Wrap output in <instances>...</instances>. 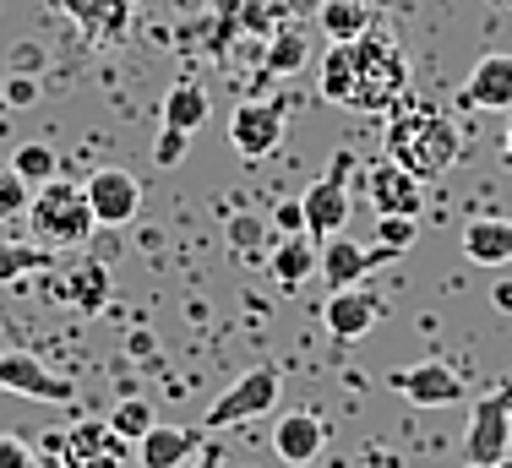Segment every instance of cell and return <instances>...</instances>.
Here are the masks:
<instances>
[{
	"instance_id": "cell-1",
	"label": "cell",
	"mask_w": 512,
	"mask_h": 468,
	"mask_svg": "<svg viewBox=\"0 0 512 468\" xmlns=\"http://www.w3.org/2000/svg\"><path fill=\"white\" fill-rule=\"evenodd\" d=\"M409 88V60L393 33L371 28L355 44H333L322 55V98L355 115H387L404 104Z\"/></svg>"
},
{
	"instance_id": "cell-2",
	"label": "cell",
	"mask_w": 512,
	"mask_h": 468,
	"mask_svg": "<svg viewBox=\"0 0 512 468\" xmlns=\"http://www.w3.org/2000/svg\"><path fill=\"white\" fill-rule=\"evenodd\" d=\"M458 147H463L458 126L431 104L404 109V115H393V126H387V158L404 164L414 180H442L447 169L458 164Z\"/></svg>"
},
{
	"instance_id": "cell-3",
	"label": "cell",
	"mask_w": 512,
	"mask_h": 468,
	"mask_svg": "<svg viewBox=\"0 0 512 468\" xmlns=\"http://www.w3.org/2000/svg\"><path fill=\"white\" fill-rule=\"evenodd\" d=\"M28 224H33V240L50 245V251H77V245L93 240L99 218L88 207V191L71 186V180H50L39 186V196L28 202Z\"/></svg>"
},
{
	"instance_id": "cell-4",
	"label": "cell",
	"mask_w": 512,
	"mask_h": 468,
	"mask_svg": "<svg viewBox=\"0 0 512 468\" xmlns=\"http://www.w3.org/2000/svg\"><path fill=\"white\" fill-rule=\"evenodd\" d=\"M278 398H284V376L278 365H251L240 381H229L213 403H207V430H229V425H246L256 414H273Z\"/></svg>"
},
{
	"instance_id": "cell-5",
	"label": "cell",
	"mask_w": 512,
	"mask_h": 468,
	"mask_svg": "<svg viewBox=\"0 0 512 468\" xmlns=\"http://www.w3.org/2000/svg\"><path fill=\"white\" fill-rule=\"evenodd\" d=\"M507 452H512V387H491L485 398H474L469 441H463V463L502 468Z\"/></svg>"
},
{
	"instance_id": "cell-6",
	"label": "cell",
	"mask_w": 512,
	"mask_h": 468,
	"mask_svg": "<svg viewBox=\"0 0 512 468\" xmlns=\"http://www.w3.org/2000/svg\"><path fill=\"white\" fill-rule=\"evenodd\" d=\"M349 169H355V153H338L333 164H327L322 180H311V191L300 196V213H306V234L316 240H327V234H338L349 224Z\"/></svg>"
},
{
	"instance_id": "cell-7",
	"label": "cell",
	"mask_w": 512,
	"mask_h": 468,
	"mask_svg": "<svg viewBox=\"0 0 512 468\" xmlns=\"http://www.w3.org/2000/svg\"><path fill=\"white\" fill-rule=\"evenodd\" d=\"M284 142V104L278 98H246V104L229 115V147L240 158H267L273 147Z\"/></svg>"
},
{
	"instance_id": "cell-8",
	"label": "cell",
	"mask_w": 512,
	"mask_h": 468,
	"mask_svg": "<svg viewBox=\"0 0 512 468\" xmlns=\"http://www.w3.org/2000/svg\"><path fill=\"white\" fill-rule=\"evenodd\" d=\"M0 392L33 398V403H71V381L55 376L33 349H6L0 354Z\"/></svg>"
},
{
	"instance_id": "cell-9",
	"label": "cell",
	"mask_w": 512,
	"mask_h": 468,
	"mask_svg": "<svg viewBox=\"0 0 512 468\" xmlns=\"http://www.w3.org/2000/svg\"><path fill=\"white\" fill-rule=\"evenodd\" d=\"M365 196H371L376 218H420L425 213V180H414L393 158L365 169Z\"/></svg>"
},
{
	"instance_id": "cell-10",
	"label": "cell",
	"mask_w": 512,
	"mask_h": 468,
	"mask_svg": "<svg viewBox=\"0 0 512 468\" xmlns=\"http://www.w3.org/2000/svg\"><path fill=\"white\" fill-rule=\"evenodd\" d=\"M387 387L404 392L414 409H453L463 403V376L453 371L447 360H420V365H404V371L387 376Z\"/></svg>"
},
{
	"instance_id": "cell-11",
	"label": "cell",
	"mask_w": 512,
	"mask_h": 468,
	"mask_svg": "<svg viewBox=\"0 0 512 468\" xmlns=\"http://www.w3.org/2000/svg\"><path fill=\"white\" fill-rule=\"evenodd\" d=\"M55 447H60V463H66V468H126V458H131V441L115 436L109 420L104 425L99 420L71 425Z\"/></svg>"
},
{
	"instance_id": "cell-12",
	"label": "cell",
	"mask_w": 512,
	"mask_h": 468,
	"mask_svg": "<svg viewBox=\"0 0 512 468\" xmlns=\"http://www.w3.org/2000/svg\"><path fill=\"white\" fill-rule=\"evenodd\" d=\"M82 191H88V207H93V218H99V229H126L142 207V186L126 169H93Z\"/></svg>"
},
{
	"instance_id": "cell-13",
	"label": "cell",
	"mask_w": 512,
	"mask_h": 468,
	"mask_svg": "<svg viewBox=\"0 0 512 468\" xmlns=\"http://www.w3.org/2000/svg\"><path fill=\"white\" fill-rule=\"evenodd\" d=\"M382 294H371V289H333L327 294V305H322V322H327V332H333L338 343H355V338H365L376 322H382Z\"/></svg>"
},
{
	"instance_id": "cell-14",
	"label": "cell",
	"mask_w": 512,
	"mask_h": 468,
	"mask_svg": "<svg viewBox=\"0 0 512 468\" xmlns=\"http://www.w3.org/2000/svg\"><path fill=\"white\" fill-rule=\"evenodd\" d=\"M393 256L398 251H387V245L365 251L360 240H349V234L338 229V234H327V240H322V278H327V289H355L376 262H393Z\"/></svg>"
},
{
	"instance_id": "cell-15",
	"label": "cell",
	"mask_w": 512,
	"mask_h": 468,
	"mask_svg": "<svg viewBox=\"0 0 512 468\" xmlns=\"http://www.w3.org/2000/svg\"><path fill=\"white\" fill-rule=\"evenodd\" d=\"M322 447H327V425H322V414H311V409H289L284 420L273 425V452H278V463H289V468L316 463Z\"/></svg>"
},
{
	"instance_id": "cell-16",
	"label": "cell",
	"mask_w": 512,
	"mask_h": 468,
	"mask_svg": "<svg viewBox=\"0 0 512 468\" xmlns=\"http://www.w3.org/2000/svg\"><path fill=\"white\" fill-rule=\"evenodd\" d=\"M463 98L474 109H491V115H507L512 109V55H480L463 82Z\"/></svg>"
},
{
	"instance_id": "cell-17",
	"label": "cell",
	"mask_w": 512,
	"mask_h": 468,
	"mask_svg": "<svg viewBox=\"0 0 512 468\" xmlns=\"http://www.w3.org/2000/svg\"><path fill=\"white\" fill-rule=\"evenodd\" d=\"M197 452H202V430H186V425H153L148 436L137 441L142 468H186Z\"/></svg>"
},
{
	"instance_id": "cell-18",
	"label": "cell",
	"mask_w": 512,
	"mask_h": 468,
	"mask_svg": "<svg viewBox=\"0 0 512 468\" xmlns=\"http://www.w3.org/2000/svg\"><path fill=\"white\" fill-rule=\"evenodd\" d=\"M267 273H273L278 289H300L311 273H322V251L311 245V234H284V240L273 245V256H267Z\"/></svg>"
},
{
	"instance_id": "cell-19",
	"label": "cell",
	"mask_w": 512,
	"mask_h": 468,
	"mask_svg": "<svg viewBox=\"0 0 512 468\" xmlns=\"http://www.w3.org/2000/svg\"><path fill=\"white\" fill-rule=\"evenodd\" d=\"M463 256L474 267H507L512 262V218H474V224H463Z\"/></svg>"
},
{
	"instance_id": "cell-20",
	"label": "cell",
	"mask_w": 512,
	"mask_h": 468,
	"mask_svg": "<svg viewBox=\"0 0 512 468\" xmlns=\"http://www.w3.org/2000/svg\"><path fill=\"white\" fill-rule=\"evenodd\" d=\"M207 109H213V104H207V93L197 88V82H175V88L164 93V126L191 137V131L207 126Z\"/></svg>"
},
{
	"instance_id": "cell-21",
	"label": "cell",
	"mask_w": 512,
	"mask_h": 468,
	"mask_svg": "<svg viewBox=\"0 0 512 468\" xmlns=\"http://www.w3.org/2000/svg\"><path fill=\"white\" fill-rule=\"evenodd\" d=\"M371 28H376V22H371V6H365V0H327V6H322V33L333 44H355Z\"/></svg>"
},
{
	"instance_id": "cell-22",
	"label": "cell",
	"mask_w": 512,
	"mask_h": 468,
	"mask_svg": "<svg viewBox=\"0 0 512 468\" xmlns=\"http://www.w3.org/2000/svg\"><path fill=\"white\" fill-rule=\"evenodd\" d=\"M55 267V251L39 240H0V283H17V278H33V273H50Z\"/></svg>"
},
{
	"instance_id": "cell-23",
	"label": "cell",
	"mask_w": 512,
	"mask_h": 468,
	"mask_svg": "<svg viewBox=\"0 0 512 468\" xmlns=\"http://www.w3.org/2000/svg\"><path fill=\"white\" fill-rule=\"evenodd\" d=\"M66 294H71V305H77L82 316H99V311H104V300H109V267H104V262H82V267H71Z\"/></svg>"
},
{
	"instance_id": "cell-24",
	"label": "cell",
	"mask_w": 512,
	"mask_h": 468,
	"mask_svg": "<svg viewBox=\"0 0 512 468\" xmlns=\"http://www.w3.org/2000/svg\"><path fill=\"white\" fill-rule=\"evenodd\" d=\"M11 169H17L28 186H50V180H60V158H55V147H44V142H22L17 153H11Z\"/></svg>"
},
{
	"instance_id": "cell-25",
	"label": "cell",
	"mask_w": 512,
	"mask_h": 468,
	"mask_svg": "<svg viewBox=\"0 0 512 468\" xmlns=\"http://www.w3.org/2000/svg\"><path fill=\"white\" fill-rule=\"evenodd\" d=\"M158 420H153V409L142 398H126V403H115V414H109V430H115V436H126L131 447H137L142 436H148Z\"/></svg>"
},
{
	"instance_id": "cell-26",
	"label": "cell",
	"mask_w": 512,
	"mask_h": 468,
	"mask_svg": "<svg viewBox=\"0 0 512 468\" xmlns=\"http://www.w3.org/2000/svg\"><path fill=\"white\" fill-rule=\"evenodd\" d=\"M28 202H33V186L6 164V158H0V224H6V218H17V213H28Z\"/></svg>"
},
{
	"instance_id": "cell-27",
	"label": "cell",
	"mask_w": 512,
	"mask_h": 468,
	"mask_svg": "<svg viewBox=\"0 0 512 468\" xmlns=\"http://www.w3.org/2000/svg\"><path fill=\"white\" fill-rule=\"evenodd\" d=\"M186 147H191V137H186V131H158V142H153V164L158 169H175L180 164V158H186Z\"/></svg>"
},
{
	"instance_id": "cell-28",
	"label": "cell",
	"mask_w": 512,
	"mask_h": 468,
	"mask_svg": "<svg viewBox=\"0 0 512 468\" xmlns=\"http://www.w3.org/2000/svg\"><path fill=\"white\" fill-rule=\"evenodd\" d=\"M376 234H382V245H387V251H398V256H404L409 245H414V234H420V224H414V218H382V224H376Z\"/></svg>"
},
{
	"instance_id": "cell-29",
	"label": "cell",
	"mask_w": 512,
	"mask_h": 468,
	"mask_svg": "<svg viewBox=\"0 0 512 468\" xmlns=\"http://www.w3.org/2000/svg\"><path fill=\"white\" fill-rule=\"evenodd\" d=\"M229 245H235V251H246V256H256V251H262V224H256L251 213L229 218Z\"/></svg>"
},
{
	"instance_id": "cell-30",
	"label": "cell",
	"mask_w": 512,
	"mask_h": 468,
	"mask_svg": "<svg viewBox=\"0 0 512 468\" xmlns=\"http://www.w3.org/2000/svg\"><path fill=\"white\" fill-rule=\"evenodd\" d=\"M300 60H306V49H300V39H295V33H289V39H278V44H273V55H267V66H273V71H295Z\"/></svg>"
},
{
	"instance_id": "cell-31",
	"label": "cell",
	"mask_w": 512,
	"mask_h": 468,
	"mask_svg": "<svg viewBox=\"0 0 512 468\" xmlns=\"http://www.w3.org/2000/svg\"><path fill=\"white\" fill-rule=\"evenodd\" d=\"M0 468H39V458L22 447V436H0Z\"/></svg>"
},
{
	"instance_id": "cell-32",
	"label": "cell",
	"mask_w": 512,
	"mask_h": 468,
	"mask_svg": "<svg viewBox=\"0 0 512 468\" xmlns=\"http://www.w3.org/2000/svg\"><path fill=\"white\" fill-rule=\"evenodd\" d=\"M273 224L284 229V234H300V229H306V213H300V202H284V207L273 213Z\"/></svg>"
},
{
	"instance_id": "cell-33",
	"label": "cell",
	"mask_w": 512,
	"mask_h": 468,
	"mask_svg": "<svg viewBox=\"0 0 512 468\" xmlns=\"http://www.w3.org/2000/svg\"><path fill=\"white\" fill-rule=\"evenodd\" d=\"M186 468H224V452H218V447H202V452H197V458H191Z\"/></svg>"
},
{
	"instance_id": "cell-34",
	"label": "cell",
	"mask_w": 512,
	"mask_h": 468,
	"mask_svg": "<svg viewBox=\"0 0 512 468\" xmlns=\"http://www.w3.org/2000/svg\"><path fill=\"white\" fill-rule=\"evenodd\" d=\"M11 98H17V104H33V98H39V88H33L28 77H17V82H11Z\"/></svg>"
},
{
	"instance_id": "cell-35",
	"label": "cell",
	"mask_w": 512,
	"mask_h": 468,
	"mask_svg": "<svg viewBox=\"0 0 512 468\" xmlns=\"http://www.w3.org/2000/svg\"><path fill=\"white\" fill-rule=\"evenodd\" d=\"M502 158H507V169H512V120H507V147H502Z\"/></svg>"
},
{
	"instance_id": "cell-36",
	"label": "cell",
	"mask_w": 512,
	"mask_h": 468,
	"mask_svg": "<svg viewBox=\"0 0 512 468\" xmlns=\"http://www.w3.org/2000/svg\"><path fill=\"white\" fill-rule=\"evenodd\" d=\"M463 468H474V463H463ZM502 468H507V463H502Z\"/></svg>"
}]
</instances>
